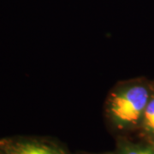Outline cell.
<instances>
[{
  "label": "cell",
  "mask_w": 154,
  "mask_h": 154,
  "mask_svg": "<svg viewBox=\"0 0 154 154\" xmlns=\"http://www.w3.org/2000/svg\"><path fill=\"white\" fill-rule=\"evenodd\" d=\"M152 94L148 84L140 80L117 84L106 99L105 111L108 118L119 129L136 126L142 121Z\"/></svg>",
  "instance_id": "cell-1"
},
{
  "label": "cell",
  "mask_w": 154,
  "mask_h": 154,
  "mask_svg": "<svg viewBox=\"0 0 154 154\" xmlns=\"http://www.w3.org/2000/svg\"><path fill=\"white\" fill-rule=\"evenodd\" d=\"M0 151L2 154H68L49 140L25 136L0 139Z\"/></svg>",
  "instance_id": "cell-2"
},
{
  "label": "cell",
  "mask_w": 154,
  "mask_h": 154,
  "mask_svg": "<svg viewBox=\"0 0 154 154\" xmlns=\"http://www.w3.org/2000/svg\"><path fill=\"white\" fill-rule=\"evenodd\" d=\"M116 154H154V150L152 146L130 143L122 140L118 143Z\"/></svg>",
  "instance_id": "cell-3"
},
{
  "label": "cell",
  "mask_w": 154,
  "mask_h": 154,
  "mask_svg": "<svg viewBox=\"0 0 154 154\" xmlns=\"http://www.w3.org/2000/svg\"><path fill=\"white\" fill-rule=\"evenodd\" d=\"M142 125L144 128L152 134H154V92L149 99V102L142 117Z\"/></svg>",
  "instance_id": "cell-4"
},
{
  "label": "cell",
  "mask_w": 154,
  "mask_h": 154,
  "mask_svg": "<svg viewBox=\"0 0 154 154\" xmlns=\"http://www.w3.org/2000/svg\"><path fill=\"white\" fill-rule=\"evenodd\" d=\"M152 148H153V150H154V144H153V145H152Z\"/></svg>",
  "instance_id": "cell-5"
},
{
  "label": "cell",
  "mask_w": 154,
  "mask_h": 154,
  "mask_svg": "<svg viewBox=\"0 0 154 154\" xmlns=\"http://www.w3.org/2000/svg\"><path fill=\"white\" fill-rule=\"evenodd\" d=\"M0 154H2V153H1V151H0Z\"/></svg>",
  "instance_id": "cell-6"
}]
</instances>
